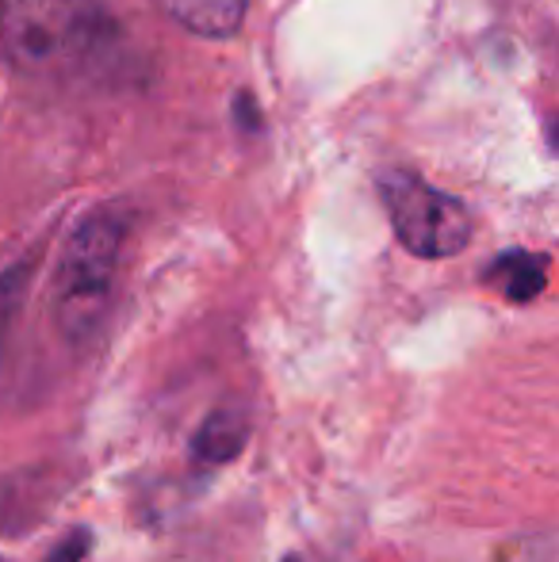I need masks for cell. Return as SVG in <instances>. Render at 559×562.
I'll return each mask as SVG.
<instances>
[{
  "mask_svg": "<svg viewBox=\"0 0 559 562\" xmlns=\"http://www.w3.org/2000/svg\"><path fill=\"white\" fill-rule=\"evenodd\" d=\"M127 241V211L100 207L69 234L54 276V322L66 340H89L112 303L120 252Z\"/></svg>",
  "mask_w": 559,
  "mask_h": 562,
  "instance_id": "obj_2",
  "label": "cell"
},
{
  "mask_svg": "<svg viewBox=\"0 0 559 562\" xmlns=\"http://www.w3.org/2000/svg\"><path fill=\"white\" fill-rule=\"evenodd\" d=\"M487 280L502 283L510 303H529L545 291L548 283V257H533V252H506L491 265Z\"/></svg>",
  "mask_w": 559,
  "mask_h": 562,
  "instance_id": "obj_6",
  "label": "cell"
},
{
  "mask_svg": "<svg viewBox=\"0 0 559 562\" xmlns=\"http://www.w3.org/2000/svg\"><path fill=\"white\" fill-rule=\"evenodd\" d=\"M161 8L203 38H226L246 20V0H161Z\"/></svg>",
  "mask_w": 559,
  "mask_h": 562,
  "instance_id": "obj_4",
  "label": "cell"
},
{
  "mask_svg": "<svg viewBox=\"0 0 559 562\" xmlns=\"http://www.w3.org/2000/svg\"><path fill=\"white\" fill-rule=\"evenodd\" d=\"M288 562H299V559H288Z\"/></svg>",
  "mask_w": 559,
  "mask_h": 562,
  "instance_id": "obj_9",
  "label": "cell"
},
{
  "mask_svg": "<svg viewBox=\"0 0 559 562\" xmlns=\"http://www.w3.org/2000/svg\"><path fill=\"white\" fill-rule=\"evenodd\" d=\"M380 200L406 252L425 260L456 257L471 241V215L456 195L425 184L414 172H383Z\"/></svg>",
  "mask_w": 559,
  "mask_h": 562,
  "instance_id": "obj_3",
  "label": "cell"
},
{
  "mask_svg": "<svg viewBox=\"0 0 559 562\" xmlns=\"http://www.w3.org/2000/svg\"><path fill=\"white\" fill-rule=\"evenodd\" d=\"M249 440V422L242 414H231V409H215L211 417H203V425L192 437V456L208 467H223L231 459L242 456Z\"/></svg>",
  "mask_w": 559,
  "mask_h": 562,
  "instance_id": "obj_5",
  "label": "cell"
},
{
  "mask_svg": "<svg viewBox=\"0 0 559 562\" xmlns=\"http://www.w3.org/2000/svg\"><path fill=\"white\" fill-rule=\"evenodd\" d=\"M23 299V272H12V276H0V345L8 337V326L15 318V306Z\"/></svg>",
  "mask_w": 559,
  "mask_h": 562,
  "instance_id": "obj_8",
  "label": "cell"
},
{
  "mask_svg": "<svg viewBox=\"0 0 559 562\" xmlns=\"http://www.w3.org/2000/svg\"><path fill=\"white\" fill-rule=\"evenodd\" d=\"M92 551V532L89 528H74V532H66L58 543H54V551L46 555V562H85Z\"/></svg>",
  "mask_w": 559,
  "mask_h": 562,
  "instance_id": "obj_7",
  "label": "cell"
},
{
  "mask_svg": "<svg viewBox=\"0 0 559 562\" xmlns=\"http://www.w3.org/2000/svg\"><path fill=\"white\" fill-rule=\"evenodd\" d=\"M0 35L20 69L62 77L100 50L112 20L104 0H0Z\"/></svg>",
  "mask_w": 559,
  "mask_h": 562,
  "instance_id": "obj_1",
  "label": "cell"
}]
</instances>
